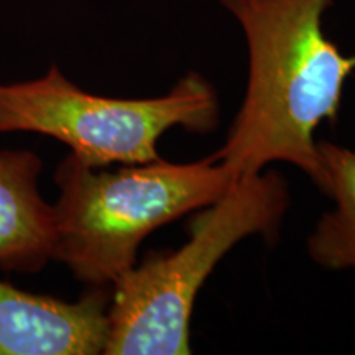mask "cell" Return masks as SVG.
<instances>
[{
  "mask_svg": "<svg viewBox=\"0 0 355 355\" xmlns=\"http://www.w3.org/2000/svg\"><path fill=\"white\" fill-rule=\"evenodd\" d=\"M241 24L248 48L243 101L225 144L212 155L235 180L273 163L303 171L324 193L316 130L334 123L355 53L326 37L332 0H219Z\"/></svg>",
  "mask_w": 355,
  "mask_h": 355,
  "instance_id": "1",
  "label": "cell"
},
{
  "mask_svg": "<svg viewBox=\"0 0 355 355\" xmlns=\"http://www.w3.org/2000/svg\"><path fill=\"white\" fill-rule=\"evenodd\" d=\"M96 170L69 153L56 170L53 206V260L94 288L114 286L150 234L219 201L237 181L212 155Z\"/></svg>",
  "mask_w": 355,
  "mask_h": 355,
  "instance_id": "2",
  "label": "cell"
},
{
  "mask_svg": "<svg viewBox=\"0 0 355 355\" xmlns=\"http://www.w3.org/2000/svg\"><path fill=\"white\" fill-rule=\"evenodd\" d=\"M288 206L286 181L277 170H263L193 212L183 245L152 252L114 285L104 354H191V316L206 279L243 239L275 241Z\"/></svg>",
  "mask_w": 355,
  "mask_h": 355,
  "instance_id": "3",
  "label": "cell"
},
{
  "mask_svg": "<svg viewBox=\"0 0 355 355\" xmlns=\"http://www.w3.org/2000/svg\"><path fill=\"white\" fill-rule=\"evenodd\" d=\"M220 122L216 87L186 73L165 96L117 99L89 94L56 64L43 78L0 84V133L37 132L63 141L91 168L157 162L158 141L171 128L211 133Z\"/></svg>",
  "mask_w": 355,
  "mask_h": 355,
  "instance_id": "4",
  "label": "cell"
},
{
  "mask_svg": "<svg viewBox=\"0 0 355 355\" xmlns=\"http://www.w3.org/2000/svg\"><path fill=\"white\" fill-rule=\"evenodd\" d=\"M112 295L96 288L76 303L0 282V355L104 354Z\"/></svg>",
  "mask_w": 355,
  "mask_h": 355,
  "instance_id": "5",
  "label": "cell"
},
{
  "mask_svg": "<svg viewBox=\"0 0 355 355\" xmlns=\"http://www.w3.org/2000/svg\"><path fill=\"white\" fill-rule=\"evenodd\" d=\"M42 159L0 152V270L37 273L53 259V206L40 196Z\"/></svg>",
  "mask_w": 355,
  "mask_h": 355,
  "instance_id": "6",
  "label": "cell"
},
{
  "mask_svg": "<svg viewBox=\"0 0 355 355\" xmlns=\"http://www.w3.org/2000/svg\"><path fill=\"white\" fill-rule=\"evenodd\" d=\"M326 188L334 201L308 237V254L327 270L355 272V150L332 141H318Z\"/></svg>",
  "mask_w": 355,
  "mask_h": 355,
  "instance_id": "7",
  "label": "cell"
}]
</instances>
